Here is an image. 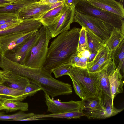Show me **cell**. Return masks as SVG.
I'll return each mask as SVG.
<instances>
[{
  "label": "cell",
  "mask_w": 124,
  "mask_h": 124,
  "mask_svg": "<svg viewBox=\"0 0 124 124\" xmlns=\"http://www.w3.org/2000/svg\"><path fill=\"white\" fill-rule=\"evenodd\" d=\"M50 9V5L40 4L35 2L21 9L18 15V18L22 20L39 19L43 14Z\"/></svg>",
  "instance_id": "obj_13"
},
{
  "label": "cell",
  "mask_w": 124,
  "mask_h": 124,
  "mask_svg": "<svg viewBox=\"0 0 124 124\" xmlns=\"http://www.w3.org/2000/svg\"><path fill=\"white\" fill-rule=\"evenodd\" d=\"M30 83L29 80L26 77L10 71L8 79L3 84L14 89L23 90Z\"/></svg>",
  "instance_id": "obj_20"
},
{
  "label": "cell",
  "mask_w": 124,
  "mask_h": 124,
  "mask_svg": "<svg viewBox=\"0 0 124 124\" xmlns=\"http://www.w3.org/2000/svg\"><path fill=\"white\" fill-rule=\"evenodd\" d=\"M36 0V1H39V0Z\"/></svg>",
  "instance_id": "obj_47"
},
{
  "label": "cell",
  "mask_w": 124,
  "mask_h": 124,
  "mask_svg": "<svg viewBox=\"0 0 124 124\" xmlns=\"http://www.w3.org/2000/svg\"><path fill=\"white\" fill-rule=\"evenodd\" d=\"M104 116L105 119L115 116L121 112L124 108L117 109L115 108L112 104L111 98L107 101L105 106Z\"/></svg>",
  "instance_id": "obj_29"
},
{
  "label": "cell",
  "mask_w": 124,
  "mask_h": 124,
  "mask_svg": "<svg viewBox=\"0 0 124 124\" xmlns=\"http://www.w3.org/2000/svg\"><path fill=\"white\" fill-rule=\"evenodd\" d=\"M87 50L89 49L86 28L82 27L80 32L77 52L80 54L84 50Z\"/></svg>",
  "instance_id": "obj_28"
},
{
  "label": "cell",
  "mask_w": 124,
  "mask_h": 124,
  "mask_svg": "<svg viewBox=\"0 0 124 124\" xmlns=\"http://www.w3.org/2000/svg\"><path fill=\"white\" fill-rule=\"evenodd\" d=\"M38 32V38L24 65L31 67H43L46 59L49 42L52 38L46 26L43 25L39 29Z\"/></svg>",
  "instance_id": "obj_3"
},
{
  "label": "cell",
  "mask_w": 124,
  "mask_h": 124,
  "mask_svg": "<svg viewBox=\"0 0 124 124\" xmlns=\"http://www.w3.org/2000/svg\"><path fill=\"white\" fill-rule=\"evenodd\" d=\"M112 61L111 53L105 44L98 50L93 60L88 64L96 63L103 69Z\"/></svg>",
  "instance_id": "obj_21"
},
{
  "label": "cell",
  "mask_w": 124,
  "mask_h": 124,
  "mask_svg": "<svg viewBox=\"0 0 124 124\" xmlns=\"http://www.w3.org/2000/svg\"><path fill=\"white\" fill-rule=\"evenodd\" d=\"M75 12V7H68L61 15L47 26L52 38L70 29V25L73 22Z\"/></svg>",
  "instance_id": "obj_8"
},
{
  "label": "cell",
  "mask_w": 124,
  "mask_h": 124,
  "mask_svg": "<svg viewBox=\"0 0 124 124\" xmlns=\"http://www.w3.org/2000/svg\"><path fill=\"white\" fill-rule=\"evenodd\" d=\"M5 108L2 103L0 100V110L5 109Z\"/></svg>",
  "instance_id": "obj_44"
},
{
  "label": "cell",
  "mask_w": 124,
  "mask_h": 124,
  "mask_svg": "<svg viewBox=\"0 0 124 124\" xmlns=\"http://www.w3.org/2000/svg\"><path fill=\"white\" fill-rule=\"evenodd\" d=\"M35 114L33 113H25L23 111L9 115H5L0 113V120H11L15 121H23L24 119L33 116Z\"/></svg>",
  "instance_id": "obj_27"
},
{
  "label": "cell",
  "mask_w": 124,
  "mask_h": 124,
  "mask_svg": "<svg viewBox=\"0 0 124 124\" xmlns=\"http://www.w3.org/2000/svg\"><path fill=\"white\" fill-rule=\"evenodd\" d=\"M72 81L73 86L76 94L82 99H84L82 89L80 86L72 78H70Z\"/></svg>",
  "instance_id": "obj_35"
},
{
  "label": "cell",
  "mask_w": 124,
  "mask_h": 124,
  "mask_svg": "<svg viewBox=\"0 0 124 124\" xmlns=\"http://www.w3.org/2000/svg\"><path fill=\"white\" fill-rule=\"evenodd\" d=\"M5 109L10 112L20 110L24 112L28 110V105L27 102L20 101L0 99Z\"/></svg>",
  "instance_id": "obj_26"
},
{
  "label": "cell",
  "mask_w": 124,
  "mask_h": 124,
  "mask_svg": "<svg viewBox=\"0 0 124 124\" xmlns=\"http://www.w3.org/2000/svg\"><path fill=\"white\" fill-rule=\"evenodd\" d=\"M73 22L86 27L93 32L105 43L110 36L114 27L98 19L81 13L75 11Z\"/></svg>",
  "instance_id": "obj_6"
},
{
  "label": "cell",
  "mask_w": 124,
  "mask_h": 124,
  "mask_svg": "<svg viewBox=\"0 0 124 124\" xmlns=\"http://www.w3.org/2000/svg\"><path fill=\"white\" fill-rule=\"evenodd\" d=\"M10 71L7 70H0V83L4 84L8 79Z\"/></svg>",
  "instance_id": "obj_37"
},
{
  "label": "cell",
  "mask_w": 124,
  "mask_h": 124,
  "mask_svg": "<svg viewBox=\"0 0 124 124\" xmlns=\"http://www.w3.org/2000/svg\"><path fill=\"white\" fill-rule=\"evenodd\" d=\"M65 1H66L57 2L53 4L50 5V9H53L60 6L62 4L64 3Z\"/></svg>",
  "instance_id": "obj_43"
},
{
  "label": "cell",
  "mask_w": 124,
  "mask_h": 124,
  "mask_svg": "<svg viewBox=\"0 0 124 124\" xmlns=\"http://www.w3.org/2000/svg\"><path fill=\"white\" fill-rule=\"evenodd\" d=\"M91 53L89 50H85L82 51L80 54L81 56L83 57L87 58H89Z\"/></svg>",
  "instance_id": "obj_41"
},
{
  "label": "cell",
  "mask_w": 124,
  "mask_h": 124,
  "mask_svg": "<svg viewBox=\"0 0 124 124\" xmlns=\"http://www.w3.org/2000/svg\"><path fill=\"white\" fill-rule=\"evenodd\" d=\"M16 74L27 78L30 82L40 87L44 93L54 97L72 93L71 85L56 80L42 67L34 68L18 64Z\"/></svg>",
  "instance_id": "obj_2"
},
{
  "label": "cell",
  "mask_w": 124,
  "mask_h": 124,
  "mask_svg": "<svg viewBox=\"0 0 124 124\" xmlns=\"http://www.w3.org/2000/svg\"><path fill=\"white\" fill-rule=\"evenodd\" d=\"M85 28L88 39L89 49L90 53L98 50L105 45L104 42L92 31L87 28Z\"/></svg>",
  "instance_id": "obj_25"
},
{
  "label": "cell",
  "mask_w": 124,
  "mask_h": 124,
  "mask_svg": "<svg viewBox=\"0 0 124 124\" xmlns=\"http://www.w3.org/2000/svg\"><path fill=\"white\" fill-rule=\"evenodd\" d=\"M79 0H66L65 4L69 7L74 8Z\"/></svg>",
  "instance_id": "obj_39"
},
{
  "label": "cell",
  "mask_w": 124,
  "mask_h": 124,
  "mask_svg": "<svg viewBox=\"0 0 124 124\" xmlns=\"http://www.w3.org/2000/svg\"><path fill=\"white\" fill-rule=\"evenodd\" d=\"M75 9L79 13L101 20L124 31L123 18L113 13L97 8L87 0H79Z\"/></svg>",
  "instance_id": "obj_5"
},
{
  "label": "cell",
  "mask_w": 124,
  "mask_h": 124,
  "mask_svg": "<svg viewBox=\"0 0 124 124\" xmlns=\"http://www.w3.org/2000/svg\"><path fill=\"white\" fill-rule=\"evenodd\" d=\"M72 66L67 64L61 65L51 70L50 73H53L56 78L67 75L71 70Z\"/></svg>",
  "instance_id": "obj_30"
},
{
  "label": "cell",
  "mask_w": 124,
  "mask_h": 124,
  "mask_svg": "<svg viewBox=\"0 0 124 124\" xmlns=\"http://www.w3.org/2000/svg\"><path fill=\"white\" fill-rule=\"evenodd\" d=\"M82 111L89 119H105L104 114L105 106L98 98H93L82 100Z\"/></svg>",
  "instance_id": "obj_12"
},
{
  "label": "cell",
  "mask_w": 124,
  "mask_h": 124,
  "mask_svg": "<svg viewBox=\"0 0 124 124\" xmlns=\"http://www.w3.org/2000/svg\"><path fill=\"white\" fill-rule=\"evenodd\" d=\"M13 2L4 0H0V7L5 6L13 3Z\"/></svg>",
  "instance_id": "obj_42"
},
{
  "label": "cell",
  "mask_w": 124,
  "mask_h": 124,
  "mask_svg": "<svg viewBox=\"0 0 124 124\" xmlns=\"http://www.w3.org/2000/svg\"><path fill=\"white\" fill-rule=\"evenodd\" d=\"M38 30L26 33L12 34L0 37V51L3 55L7 51L14 49L24 43Z\"/></svg>",
  "instance_id": "obj_10"
},
{
  "label": "cell",
  "mask_w": 124,
  "mask_h": 124,
  "mask_svg": "<svg viewBox=\"0 0 124 124\" xmlns=\"http://www.w3.org/2000/svg\"><path fill=\"white\" fill-rule=\"evenodd\" d=\"M80 29L74 27L60 34L53 41L43 68L50 73L52 69L68 63L71 55L77 51Z\"/></svg>",
  "instance_id": "obj_1"
},
{
  "label": "cell",
  "mask_w": 124,
  "mask_h": 124,
  "mask_svg": "<svg viewBox=\"0 0 124 124\" xmlns=\"http://www.w3.org/2000/svg\"><path fill=\"white\" fill-rule=\"evenodd\" d=\"M37 1L34 0H18L8 5L0 7V13H9L18 15L21 9L32 3Z\"/></svg>",
  "instance_id": "obj_24"
},
{
  "label": "cell",
  "mask_w": 124,
  "mask_h": 124,
  "mask_svg": "<svg viewBox=\"0 0 124 124\" xmlns=\"http://www.w3.org/2000/svg\"><path fill=\"white\" fill-rule=\"evenodd\" d=\"M124 39V31L114 27L105 44L111 52L116 49Z\"/></svg>",
  "instance_id": "obj_22"
},
{
  "label": "cell",
  "mask_w": 124,
  "mask_h": 124,
  "mask_svg": "<svg viewBox=\"0 0 124 124\" xmlns=\"http://www.w3.org/2000/svg\"><path fill=\"white\" fill-rule=\"evenodd\" d=\"M67 75L73 78L80 86L84 99L98 98L100 80L97 73L89 72L87 69L72 67Z\"/></svg>",
  "instance_id": "obj_4"
},
{
  "label": "cell",
  "mask_w": 124,
  "mask_h": 124,
  "mask_svg": "<svg viewBox=\"0 0 124 124\" xmlns=\"http://www.w3.org/2000/svg\"><path fill=\"white\" fill-rule=\"evenodd\" d=\"M124 0H120L119 2H121V3L122 4V3L123 2Z\"/></svg>",
  "instance_id": "obj_46"
},
{
  "label": "cell",
  "mask_w": 124,
  "mask_h": 124,
  "mask_svg": "<svg viewBox=\"0 0 124 124\" xmlns=\"http://www.w3.org/2000/svg\"><path fill=\"white\" fill-rule=\"evenodd\" d=\"M81 57L80 54L78 53L77 51L73 54L71 56L68 61L67 64L73 67L79 60Z\"/></svg>",
  "instance_id": "obj_34"
},
{
  "label": "cell",
  "mask_w": 124,
  "mask_h": 124,
  "mask_svg": "<svg viewBox=\"0 0 124 124\" xmlns=\"http://www.w3.org/2000/svg\"><path fill=\"white\" fill-rule=\"evenodd\" d=\"M27 97L24 93L23 90L14 89L0 83V100L22 101Z\"/></svg>",
  "instance_id": "obj_18"
},
{
  "label": "cell",
  "mask_w": 124,
  "mask_h": 124,
  "mask_svg": "<svg viewBox=\"0 0 124 124\" xmlns=\"http://www.w3.org/2000/svg\"><path fill=\"white\" fill-rule=\"evenodd\" d=\"M85 114L81 110H79L66 112L51 113V114H36L30 118L25 119L24 121L36 120H39L38 119L47 118H66L68 119H78L83 116Z\"/></svg>",
  "instance_id": "obj_17"
},
{
  "label": "cell",
  "mask_w": 124,
  "mask_h": 124,
  "mask_svg": "<svg viewBox=\"0 0 124 124\" xmlns=\"http://www.w3.org/2000/svg\"><path fill=\"white\" fill-rule=\"evenodd\" d=\"M23 20L18 19L0 25V30H3L15 27L20 24Z\"/></svg>",
  "instance_id": "obj_33"
},
{
  "label": "cell",
  "mask_w": 124,
  "mask_h": 124,
  "mask_svg": "<svg viewBox=\"0 0 124 124\" xmlns=\"http://www.w3.org/2000/svg\"><path fill=\"white\" fill-rule=\"evenodd\" d=\"M87 2L95 7L113 13L124 18L123 5L115 0H87Z\"/></svg>",
  "instance_id": "obj_15"
},
{
  "label": "cell",
  "mask_w": 124,
  "mask_h": 124,
  "mask_svg": "<svg viewBox=\"0 0 124 124\" xmlns=\"http://www.w3.org/2000/svg\"><path fill=\"white\" fill-rule=\"evenodd\" d=\"M41 88L36 84L31 82L29 83L23 90L24 94L27 97L33 95Z\"/></svg>",
  "instance_id": "obj_31"
},
{
  "label": "cell",
  "mask_w": 124,
  "mask_h": 124,
  "mask_svg": "<svg viewBox=\"0 0 124 124\" xmlns=\"http://www.w3.org/2000/svg\"><path fill=\"white\" fill-rule=\"evenodd\" d=\"M115 68L112 61L98 73L100 80L98 99L105 106L108 100L111 98L108 76L112 71Z\"/></svg>",
  "instance_id": "obj_11"
},
{
  "label": "cell",
  "mask_w": 124,
  "mask_h": 124,
  "mask_svg": "<svg viewBox=\"0 0 124 124\" xmlns=\"http://www.w3.org/2000/svg\"><path fill=\"white\" fill-rule=\"evenodd\" d=\"M98 51H95L92 53L88 58V63L91 62L94 60L96 55Z\"/></svg>",
  "instance_id": "obj_40"
},
{
  "label": "cell",
  "mask_w": 124,
  "mask_h": 124,
  "mask_svg": "<svg viewBox=\"0 0 124 124\" xmlns=\"http://www.w3.org/2000/svg\"><path fill=\"white\" fill-rule=\"evenodd\" d=\"M38 30L24 43L14 49L7 51L3 55L11 61L24 65L38 38Z\"/></svg>",
  "instance_id": "obj_7"
},
{
  "label": "cell",
  "mask_w": 124,
  "mask_h": 124,
  "mask_svg": "<svg viewBox=\"0 0 124 124\" xmlns=\"http://www.w3.org/2000/svg\"><path fill=\"white\" fill-rule=\"evenodd\" d=\"M88 59L81 56L79 61L73 67H76L83 69H87L88 64Z\"/></svg>",
  "instance_id": "obj_36"
},
{
  "label": "cell",
  "mask_w": 124,
  "mask_h": 124,
  "mask_svg": "<svg viewBox=\"0 0 124 124\" xmlns=\"http://www.w3.org/2000/svg\"><path fill=\"white\" fill-rule=\"evenodd\" d=\"M111 52L112 62L116 69L121 70L124 77V39L116 49Z\"/></svg>",
  "instance_id": "obj_23"
},
{
  "label": "cell",
  "mask_w": 124,
  "mask_h": 124,
  "mask_svg": "<svg viewBox=\"0 0 124 124\" xmlns=\"http://www.w3.org/2000/svg\"><path fill=\"white\" fill-rule=\"evenodd\" d=\"M17 15L9 13H0V25L18 19Z\"/></svg>",
  "instance_id": "obj_32"
},
{
  "label": "cell",
  "mask_w": 124,
  "mask_h": 124,
  "mask_svg": "<svg viewBox=\"0 0 124 124\" xmlns=\"http://www.w3.org/2000/svg\"><path fill=\"white\" fill-rule=\"evenodd\" d=\"M66 0H40L36 2L37 3L42 4L51 5L56 3L64 2Z\"/></svg>",
  "instance_id": "obj_38"
},
{
  "label": "cell",
  "mask_w": 124,
  "mask_h": 124,
  "mask_svg": "<svg viewBox=\"0 0 124 124\" xmlns=\"http://www.w3.org/2000/svg\"><path fill=\"white\" fill-rule=\"evenodd\" d=\"M43 24L39 19L23 20L17 26L8 29L0 31V37L18 33H26L39 30Z\"/></svg>",
  "instance_id": "obj_14"
},
{
  "label": "cell",
  "mask_w": 124,
  "mask_h": 124,
  "mask_svg": "<svg viewBox=\"0 0 124 124\" xmlns=\"http://www.w3.org/2000/svg\"><path fill=\"white\" fill-rule=\"evenodd\" d=\"M47 111L52 113H57L81 110L82 107V101H71L61 102L59 100L51 98L46 93H44Z\"/></svg>",
  "instance_id": "obj_9"
},
{
  "label": "cell",
  "mask_w": 124,
  "mask_h": 124,
  "mask_svg": "<svg viewBox=\"0 0 124 124\" xmlns=\"http://www.w3.org/2000/svg\"><path fill=\"white\" fill-rule=\"evenodd\" d=\"M124 78L121 74L120 70L116 68L112 71L108 76L110 90L113 105L115 97L118 94L123 92V87L124 84L123 78Z\"/></svg>",
  "instance_id": "obj_16"
},
{
  "label": "cell",
  "mask_w": 124,
  "mask_h": 124,
  "mask_svg": "<svg viewBox=\"0 0 124 124\" xmlns=\"http://www.w3.org/2000/svg\"><path fill=\"white\" fill-rule=\"evenodd\" d=\"M68 7L65 2L60 6L45 12L41 16L39 20L43 25L47 26L61 15Z\"/></svg>",
  "instance_id": "obj_19"
},
{
  "label": "cell",
  "mask_w": 124,
  "mask_h": 124,
  "mask_svg": "<svg viewBox=\"0 0 124 124\" xmlns=\"http://www.w3.org/2000/svg\"></svg>",
  "instance_id": "obj_48"
},
{
  "label": "cell",
  "mask_w": 124,
  "mask_h": 124,
  "mask_svg": "<svg viewBox=\"0 0 124 124\" xmlns=\"http://www.w3.org/2000/svg\"><path fill=\"white\" fill-rule=\"evenodd\" d=\"M7 1H11L13 2H14V1H16L18 0H4Z\"/></svg>",
  "instance_id": "obj_45"
}]
</instances>
